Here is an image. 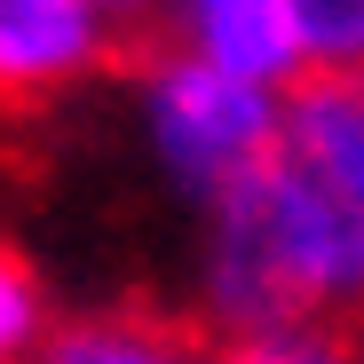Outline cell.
<instances>
[{
  "label": "cell",
  "instance_id": "7a4b0ae2",
  "mask_svg": "<svg viewBox=\"0 0 364 364\" xmlns=\"http://www.w3.org/2000/svg\"><path fill=\"white\" fill-rule=\"evenodd\" d=\"M103 48L95 0H0V111H40Z\"/></svg>",
  "mask_w": 364,
  "mask_h": 364
},
{
  "label": "cell",
  "instance_id": "5b68a950",
  "mask_svg": "<svg viewBox=\"0 0 364 364\" xmlns=\"http://www.w3.org/2000/svg\"><path fill=\"white\" fill-rule=\"evenodd\" d=\"M32 325H40V293H32L24 262L0 246V356H9V348H24V341H32Z\"/></svg>",
  "mask_w": 364,
  "mask_h": 364
},
{
  "label": "cell",
  "instance_id": "6da1fadb",
  "mask_svg": "<svg viewBox=\"0 0 364 364\" xmlns=\"http://www.w3.org/2000/svg\"><path fill=\"white\" fill-rule=\"evenodd\" d=\"M269 80H246L214 64L206 48H166L151 64V111H159V143L174 159V174L191 191L222 198L230 182H246L277 143H285V119L262 95Z\"/></svg>",
  "mask_w": 364,
  "mask_h": 364
},
{
  "label": "cell",
  "instance_id": "3957f363",
  "mask_svg": "<svg viewBox=\"0 0 364 364\" xmlns=\"http://www.w3.org/2000/svg\"><path fill=\"white\" fill-rule=\"evenodd\" d=\"M191 40L246 80H301V16L293 0H191Z\"/></svg>",
  "mask_w": 364,
  "mask_h": 364
},
{
  "label": "cell",
  "instance_id": "8992f818",
  "mask_svg": "<svg viewBox=\"0 0 364 364\" xmlns=\"http://www.w3.org/2000/svg\"><path fill=\"white\" fill-rule=\"evenodd\" d=\"M95 9H103V16H127V24H135L127 40H119V55H111V64H143V72H151V55L182 48V40H166V32H159V0H95Z\"/></svg>",
  "mask_w": 364,
  "mask_h": 364
},
{
  "label": "cell",
  "instance_id": "277c9868",
  "mask_svg": "<svg viewBox=\"0 0 364 364\" xmlns=\"http://www.w3.org/2000/svg\"><path fill=\"white\" fill-rule=\"evenodd\" d=\"M301 72H364V0H293Z\"/></svg>",
  "mask_w": 364,
  "mask_h": 364
}]
</instances>
